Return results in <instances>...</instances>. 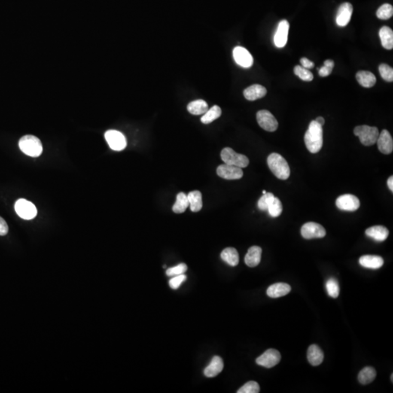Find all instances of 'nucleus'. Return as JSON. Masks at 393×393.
<instances>
[{
  "mask_svg": "<svg viewBox=\"0 0 393 393\" xmlns=\"http://www.w3.org/2000/svg\"><path fill=\"white\" fill-rule=\"evenodd\" d=\"M356 79L360 86L364 87H371L376 83V78L373 73L368 71H360L357 73Z\"/></svg>",
  "mask_w": 393,
  "mask_h": 393,
  "instance_id": "b1692460",
  "label": "nucleus"
},
{
  "mask_svg": "<svg viewBox=\"0 0 393 393\" xmlns=\"http://www.w3.org/2000/svg\"><path fill=\"white\" fill-rule=\"evenodd\" d=\"M324 352L318 345H312L309 346L307 350V360L312 366H319L324 361Z\"/></svg>",
  "mask_w": 393,
  "mask_h": 393,
  "instance_id": "4be33fe9",
  "label": "nucleus"
},
{
  "mask_svg": "<svg viewBox=\"0 0 393 393\" xmlns=\"http://www.w3.org/2000/svg\"><path fill=\"white\" fill-rule=\"evenodd\" d=\"M8 230V225H7V222L1 217H0V235L4 236V235H7Z\"/></svg>",
  "mask_w": 393,
  "mask_h": 393,
  "instance_id": "79ce46f5",
  "label": "nucleus"
},
{
  "mask_svg": "<svg viewBox=\"0 0 393 393\" xmlns=\"http://www.w3.org/2000/svg\"><path fill=\"white\" fill-rule=\"evenodd\" d=\"M104 136L110 148L114 151H122L127 147L126 137L120 131L115 130L107 131Z\"/></svg>",
  "mask_w": 393,
  "mask_h": 393,
  "instance_id": "423d86ee",
  "label": "nucleus"
},
{
  "mask_svg": "<svg viewBox=\"0 0 393 393\" xmlns=\"http://www.w3.org/2000/svg\"><path fill=\"white\" fill-rule=\"evenodd\" d=\"M328 294L332 298H337L339 295V285L335 278H330L326 284Z\"/></svg>",
  "mask_w": 393,
  "mask_h": 393,
  "instance_id": "f704fd0d",
  "label": "nucleus"
},
{
  "mask_svg": "<svg viewBox=\"0 0 393 393\" xmlns=\"http://www.w3.org/2000/svg\"><path fill=\"white\" fill-rule=\"evenodd\" d=\"M388 186L391 192H393V176L390 177L388 180Z\"/></svg>",
  "mask_w": 393,
  "mask_h": 393,
  "instance_id": "c03bdc74",
  "label": "nucleus"
},
{
  "mask_svg": "<svg viewBox=\"0 0 393 393\" xmlns=\"http://www.w3.org/2000/svg\"><path fill=\"white\" fill-rule=\"evenodd\" d=\"M274 196H275L274 195L270 193H266V194L263 195V196H261L258 201V208H260V210L267 211L269 202Z\"/></svg>",
  "mask_w": 393,
  "mask_h": 393,
  "instance_id": "58836bf2",
  "label": "nucleus"
},
{
  "mask_svg": "<svg viewBox=\"0 0 393 393\" xmlns=\"http://www.w3.org/2000/svg\"><path fill=\"white\" fill-rule=\"evenodd\" d=\"M305 142L306 148L311 153H318L323 147V129L321 125L315 120L309 124L308 130L305 135Z\"/></svg>",
  "mask_w": 393,
  "mask_h": 393,
  "instance_id": "f257e3e1",
  "label": "nucleus"
},
{
  "mask_svg": "<svg viewBox=\"0 0 393 393\" xmlns=\"http://www.w3.org/2000/svg\"><path fill=\"white\" fill-rule=\"evenodd\" d=\"M233 58L235 62L243 68H250L254 64V59L251 53L246 49L240 46H238L234 48Z\"/></svg>",
  "mask_w": 393,
  "mask_h": 393,
  "instance_id": "ddd939ff",
  "label": "nucleus"
},
{
  "mask_svg": "<svg viewBox=\"0 0 393 393\" xmlns=\"http://www.w3.org/2000/svg\"><path fill=\"white\" fill-rule=\"evenodd\" d=\"M224 369V362L219 356L213 357L210 364L204 370V374L206 377H215L219 374Z\"/></svg>",
  "mask_w": 393,
  "mask_h": 393,
  "instance_id": "f3484780",
  "label": "nucleus"
},
{
  "mask_svg": "<svg viewBox=\"0 0 393 393\" xmlns=\"http://www.w3.org/2000/svg\"><path fill=\"white\" fill-rule=\"evenodd\" d=\"M262 193H263V195L266 194V190H263V192H262Z\"/></svg>",
  "mask_w": 393,
  "mask_h": 393,
  "instance_id": "49530a36",
  "label": "nucleus"
},
{
  "mask_svg": "<svg viewBox=\"0 0 393 393\" xmlns=\"http://www.w3.org/2000/svg\"><path fill=\"white\" fill-rule=\"evenodd\" d=\"M301 234L305 239L310 240L324 238L327 235V231L318 223L308 222L302 226Z\"/></svg>",
  "mask_w": 393,
  "mask_h": 393,
  "instance_id": "1a4fd4ad",
  "label": "nucleus"
},
{
  "mask_svg": "<svg viewBox=\"0 0 393 393\" xmlns=\"http://www.w3.org/2000/svg\"><path fill=\"white\" fill-rule=\"evenodd\" d=\"M391 381H392V382L393 381V374H392V376H391Z\"/></svg>",
  "mask_w": 393,
  "mask_h": 393,
  "instance_id": "de8ad7c7",
  "label": "nucleus"
},
{
  "mask_svg": "<svg viewBox=\"0 0 393 393\" xmlns=\"http://www.w3.org/2000/svg\"><path fill=\"white\" fill-rule=\"evenodd\" d=\"M393 7L390 4H384L376 11V16L381 20H388L392 18Z\"/></svg>",
  "mask_w": 393,
  "mask_h": 393,
  "instance_id": "473e14b6",
  "label": "nucleus"
},
{
  "mask_svg": "<svg viewBox=\"0 0 393 393\" xmlns=\"http://www.w3.org/2000/svg\"><path fill=\"white\" fill-rule=\"evenodd\" d=\"M187 279V276L184 274L182 275H176V276H174V278H171L169 281V285L171 288L173 289H178L179 288L180 285H181L183 282L186 281Z\"/></svg>",
  "mask_w": 393,
  "mask_h": 393,
  "instance_id": "a19ab883",
  "label": "nucleus"
},
{
  "mask_svg": "<svg viewBox=\"0 0 393 393\" xmlns=\"http://www.w3.org/2000/svg\"><path fill=\"white\" fill-rule=\"evenodd\" d=\"M354 134L359 138L362 144L369 147L376 144L379 132L377 128L359 126L354 129Z\"/></svg>",
  "mask_w": 393,
  "mask_h": 393,
  "instance_id": "20e7f679",
  "label": "nucleus"
},
{
  "mask_svg": "<svg viewBox=\"0 0 393 393\" xmlns=\"http://www.w3.org/2000/svg\"><path fill=\"white\" fill-rule=\"evenodd\" d=\"M221 109L218 106L215 105L208 109L205 114L201 117V122L203 124H209L214 120L221 117Z\"/></svg>",
  "mask_w": 393,
  "mask_h": 393,
  "instance_id": "7c9ffc66",
  "label": "nucleus"
},
{
  "mask_svg": "<svg viewBox=\"0 0 393 393\" xmlns=\"http://www.w3.org/2000/svg\"><path fill=\"white\" fill-rule=\"evenodd\" d=\"M260 392V385L257 382H254V381L247 382L238 391V393H258Z\"/></svg>",
  "mask_w": 393,
  "mask_h": 393,
  "instance_id": "e433bc0d",
  "label": "nucleus"
},
{
  "mask_svg": "<svg viewBox=\"0 0 393 393\" xmlns=\"http://www.w3.org/2000/svg\"><path fill=\"white\" fill-rule=\"evenodd\" d=\"M189 203H190V210L193 212H198L202 208V194L200 192L196 190L191 192L187 196Z\"/></svg>",
  "mask_w": 393,
  "mask_h": 393,
  "instance_id": "cd10ccee",
  "label": "nucleus"
},
{
  "mask_svg": "<svg viewBox=\"0 0 393 393\" xmlns=\"http://www.w3.org/2000/svg\"><path fill=\"white\" fill-rule=\"evenodd\" d=\"M21 150L29 157H37L43 153V145L37 137L32 135H26L22 137L19 141Z\"/></svg>",
  "mask_w": 393,
  "mask_h": 393,
  "instance_id": "7ed1b4c3",
  "label": "nucleus"
},
{
  "mask_svg": "<svg viewBox=\"0 0 393 393\" xmlns=\"http://www.w3.org/2000/svg\"><path fill=\"white\" fill-rule=\"evenodd\" d=\"M257 120L260 127L268 132H274L278 129V123L273 114L267 110H260L257 112Z\"/></svg>",
  "mask_w": 393,
  "mask_h": 393,
  "instance_id": "6e6552de",
  "label": "nucleus"
},
{
  "mask_svg": "<svg viewBox=\"0 0 393 393\" xmlns=\"http://www.w3.org/2000/svg\"><path fill=\"white\" fill-rule=\"evenodd\" d=\"M221 258L223 261L232 266H235L239 263V254L238 251L234 248H227L221 252Z\"/></svg>",
  "mask_w": 393,
  "mask_h": 393,
  "instance_id": "bb28decb",
  "label": "nucleus"
},
{
  "mask_svg": "<svg viewBox=\"0 0 393 393\" xmlns=\"http://www.w3.org/2000/svg\"><path fill=\"white\" fill-rule=\"evenodd\" d=\"M291 287L284 283L272 284L266 291V294L270 298H279L289 294Z\"/></svg>",
  "mask_w": 393,
  "mask_h": 393,
  "instance_id": "6ab92c4d",
  "label": "nucleus"
},
{
  "mask_svg": "<svg viewBox=\"0 0 393 393\" xmlns=\"http://www.w3.org/2000/svg\"><path fill=\"white\" fill-rule=\"evenodd\" d=\"M267 165L272 174L281 180L289 178L291 171L286 160L281 154L272 153L268 156Z\"/></svg>",
  "mask_w": 393,
  "mask_h": 393,
  "instance_id": "f03ea898",
  "label": "nucleus"
},
{
  "mask_svg": "<svg viewBox=\"0 0 393 393\" xmlns=\"http://www.w3.org/2000/svg\"><path fill=\"white\" fill-rule=\"evenodd\" d=\"M290 25L288 21L283 20L280 22L277 28L276 32L274 36V43L278 47H284L288 41V31Z\"/></svg>",
  "mask_w": 393,
  "mask_h": 393,
  "instance_id": "4468645a",
  "label": "nucleus"
},
{
  "mask_svg": "<svg viewBox=\"0 0 393 393\" xmlns=\"http://www.w3.org/2000/svg\"><path fill=\"white\" fill-rule=\"evenodd\" d=\"M353 12V7L349 2H345L339 6L336 14V24L340 27L346 26L350 22L351 16Z\"/></svg>",
  "mask_w": 393,
  "mask_h": 393,
  "instance_id": "2eb2a0df",
  "label": "nucleus"
},
{
  "mask_svg": "<svg viewBox=\"0 0 393 393\" xmlns=\"http://www.w3.org/2000/svg\"><path fill=\"white\" fill-rule=\"evenodd\" d=\"M359 263L363 267L376 269L383 266L384 260L379 256L365 255L360 257Z\"/></svg>",
  "mask_w": 393,
  "mask_h": 393,
  "instance_id": "aec40b11",
  "label": "nucleus"
},
{
  "mask_svg": "<svg viewBox=\"0 0 393 393\" xmlns=\"http://www.w3.org/2000/svg\"><path fill=\"white\" fill-rule=\"evenodd\" d=\"M315 121H316L318 124L321 125V126H323L324 124H325V120H324V117H317Z\"/></svg>",
  "mask_w": 393,
  "mask_h": 393,
  "instance_id": "a18cd8bd",
  "label": "nucleus"
},
{
  "mask_svg": "<svg viewBox=\"0 0 393 393\" xmlns=\"http://www.w3.org/2000/svg\"><path fill=\"white\" fill-rule=\"evenodd\" d=\"M267 211L269 215L272 217H278L281 216L283 211V205L282 203H281V201L278 198L274 196L269 202Z\"/></svg>",
  "mask_w": 393,
  "mask_h": 393,
  "instance_id": "2f4dec72",
  "label": "nucleus"
},
{
  "mask_svg": "<svg viewBox=\"0 0 393 393\" xmlns=\"http://www.w3.org/2000/svg\"><path fill=\"white\" fill-rule=\"evenodd\" d=\"M378 149L381 153L385 154H390L393 153V140L389 131L383 130L379 133L377 141Z\"/></svg>",
  "mask_w": 393,
  "mask_h": 393,
  "instance_id": "dca6fc26",
  "label": "nucleus"
},
{
  "mask_svg": "<svg viewBox=\"0 0 393 393\" xmlns=\"http://www.w3.org/2000/svg\"><path fill=\"white\" fill-rule=\"evenodd\" d=\"M294 74L303 81L310 82L313 80V74L307 68H304L301 66L294 67Z\"/></svg>",
  "mask_w": 393,
  "mask_h": 393,
  "instance_id": "72a5a7b5",
  "label": "nucleus"
},
{
  "mask_svg": "<svg viewBox=\"0 0 393 393\" xmlns=\"http://www.w3.org/2000/svg\"><path fill=\"white\" fill-rule=\"evenodd\" d=\"M281 359V353L277 349H269L260 355L256 362L260 366L270 369L278 365Z\"/></svg>",
  "mask_w": 393,
  "mask_h": 393,
  "instance_id": "9d476101",
  "label": "nucleus"
},
{
  "mask_svg": "<svg viewBox=\"0 0 393 393\" xmlns=\"http://www.w3.org/2000/svg\"><path fill=\"white\" fill-rule=\"evenodd\" d=\"M300 63L302 67L307 68V69L312 68L315 66V64L311 62V61H309V59H306V58H302V59H301Z\"/></svg>",
  "mask_w": 393,
  "mask_h": 393,
  "instance_id": "37998d69",
  "label": "nucleus"
},
{
  "mask_svg": "<svg viewBox=\"0 0 393 393\" xmlns=\"http://www.w3.org/2000/svg\"><path fill=\"white\" fill-rule=\"evenodd\" d=\"M381 77L385 81L392 83L393 81V69L389 65L382 64L379 66Z\"/></svg>",
  "mask_w": 393,
  "mask_h": 393,
  "instance_id": "c9c22d12",
  "label": "nucleus"
},
{
  "mask_svg": "<svg viewBox=\"0 0 393 393\" xmlns=\"http://www.w3.org/2000/svg\"><path fill=\"white\" fill-rule=\"evenodd\" d=\"M376 376V370L373 368L368 366L360 371L358 374V381L362 385H369L374 380Z\"/></svg>",
  "mask_w": 393,
  "mask_h": 393,
  "instance_id": "c85d7f7f",
  "label": "nucleus"
},
{
  "mask_svg": "<svg viewBox=\"0 0 393 393\" xmlns=\"http://www.w3.org/2000/svg\"><path fill=\"white\" fill-rule=\"evenodd\" d=\"M221 157L224 163L238 168H246L249 164V160L246 156L238 154L229 147L223 149L221 153Z\"/></svg>",
  "mask_w": 393,
  "mask_h": 393,
  "instance_id": "39448f33",
  "label": "nucleus"
},
{
  "mask_svg": "<svg viewBox=\"0 0 393 393\" xmlns=\"http://www.w3.org/2000/svg\"><path fill=\"white\" fill-rule=\"evenodd\" d=\"M366 235L378 242L385 241L389 235V231L383 226H373L366 230Z\"/></svg>",
  "mask_w": 393,
  "mask_h": 393,
  "instance_id": "5701e85b",
  "label": "nucleus"
},
{
  "mask_svg": "<svg viewBox=\"0 0 393 393\" xmlns=\"http://www.w3.org/2000/svg\"><path fill=\"white\" fill-rule=\"evenodd\" d=\"M15 210L18 215L25 220L33 219L37 214L35 205L25 199H19L16 201Z\"/></svg>",
  "mask_w": 393,
  "mask_h": 393,
  "instance_id": "0eeeda50",
  "label": "nucleus"
},
{
  "mask_svg": "<svg viewBox=\"0 0 393 393\" xmlns=\"http://www.w3.org/2000/svg\"><path fill=\"white\" fill-rule=\"evenodd\" d=\"M187 270V266L186 263H181L174 267L168 268L166 270V275L169 277L176 276V275H182Z\"/></svg>",
  "mask_w": 393,
  "mask_h": 393,
  "instance_id": "4c0bfd02",
  "label": "nucleus"
},
{
  "mask_svg": "<svg viewBox=\"0 0 393 393\" xmlns=\"http://www.w3.org/2000/svg\"><path fill=\"white\" fill-rule=\"evenodd\" d=\"M336 205L342 211H355L360 208L359 199L352 195H343L336 199Z\"/></svg>",
  "mask_w": 393,
  "mask_h": 393,
  "instance_id": "9b49d317",
  "label": "nucleus"
},
{
  "mask_svg": "<svg viewBox=\"0 0 393 393\" xmlns=\"http://www.w3.org/2000/svg\"><path fill=\"white\" fill-rule=\"evenodd\" d=\"M187 110L193 115L204 114L208 110V104L204 100H196L188 104Z\"/></svg>",
  "mask_w": 393,
  "mask_h": 393,
  "instance_id": "a878e982",
  "label": "nucleus"
},
{
  "mask_svg": "<svg viewBox=\"0 0 393 393\" xmlns=\"http://www.w3.org/2000/svg\"><path fill=\"white\" fill-rule=\"evenodd\" d=\"M189 205H190V203H189L188 198L185 193H178L177 195L176 201L173 206V211L175 214H182V213L185 212Z\"/></svg>",
  "mask_w": 393,
  "mask_h": 393,
  "instance_id": "c756f323",
  "label": "nucleus"
},
{
  "mask_svg": "<svg viewBox=\"0 0 393 393\" xmlns=\"http://www.w3.org/2000/svg\"><path fill=\"white\" fill-rule=\"evenodd\" d=\"M333 66H334V63H333V61L326 60L324 62V66L318 69L319 70V75L323 77L330 75V73L332 72V70H333Z\"/></svg>",
  "mask_w": 393,
  "mask_h": 393,
  "instance_id": "ea45409f",
  "label": "nucleus"
},
{
  "mask_svg": "<svg viewBox=\"0 0 393 393\" xmlns=\"http://www.w3.org/2000/svg\"><path fill=\"white\" fill-rule=\"evenodd\" d=\"M379 37L384 48L392 50L393 48V32L388 26H382L379 30Z\"/></svg>",
  "mask_w": 393,
  "mask_h": 393,
  "instance_id": "393cba45",
  "label": "nucleus"
},
{
  "mask_svg": "<svg viewBox=\"0 0 393 393\" xmlns=\"http://www.w3.org/2000/svg\"><path fill=\"white\" fill-rule=\"evenodd\" d=\"M266 93H267V90H266V87L261 85L255 84L245 89L243 95L248 101H256V100L264 97Z\"/></svg>",
  "mask_w": 393,
  "mask_h": 393,
  "instance_id": "a211bd4d",
  "label": "nucleus"
},
{
  "mask_svg": "<svg viewBox=\"0 0 393 393\" xmlns=\"http://www.w3.org/2000/svg\"><path fill=\"white\" fill-rule=\"evenodd\" d=\"M217 172L218 176L227 180L240 179L243 176L242 168L225 163L219 165Z\"/></svg>",
  "mask_w": 393,
  "mask_h": 393,
  "instance_id": "f8f14e48",
  "label": "nucleus"
},
{
  "mask_svg": "<svg viewBox=\"0 0 393 393\" xmlns=\"http://www.w3.org/2000/svg\"><path fill=\"white\" fill-rule=\"evenodd\" d=\"M262 250L260 247L252 246L248 249L245 257V262L249 267H255L260 264L262 259Z\"/></svg>",
  "mask_w": 393,
  "mask_h": 393,
  "instance_id": "412c9836",
  "label": "nucleus"
}]
</instances>
